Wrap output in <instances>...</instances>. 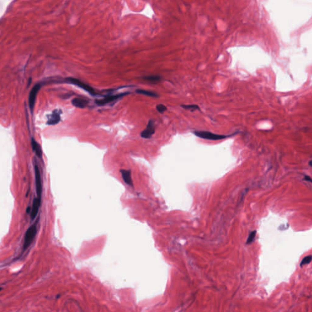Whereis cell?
<instances>
[{
    "label": "cell",
    "mask_w": 312,
    "mask_h": 312,
    "mask_svg": "<svg viewBox=\"0 0 312 312\" xmlns=\"http://www.w3.org/2000/svg\"><path fill=\"white\" fill-rule=\"evenodd\" d=\"M238 132H235L232 134L230 135H220V134H217L214 133L209 131H199V130H196L193 132V133L201 138L209 140H221L223 139H225L226 138L231 137L235 135H236Z\"/></svg>",
    "instance_id": "obj_1"
},
{
    "label": "cell",
    "mask_w": 312,
    "mask_h": 312,
    "mask_svg": "<svg viewBox=\"0 0 312 312\" xmlns=\"http://www.w3.org/2000/svg\"><path fill=\"white\" fill-rule=\"evenodd\" d=\"M37 226L36 224H33L31 227H29L26 231L25 234L24 238V243L23 246V251H26L33 243L36 235L37 234Z\"/></svg>",
    "instance_id": "obj_2"
},
{
    "label": "cell",
    "mask_w": 312,
    "mask_h": 312,
    "mask_svg": "<svg viewBox=\"0 0 312 312\" xmlns=\"http://www.w3.org/2000/svg\"><path fill=\"white\" fill-rule=\"evenodd\" d=\"M65 81L67 82H70V84H74L82 89H84V90H85L86 92H88L92 96H96L98 95V94L96 92V91L94 90V88L93 87H92L91 86H90L89 85L82 82L81 81L78 79H76V78H66Z\"/></svg>",
    "instance_id": "obj_3"
},
{
    "label": "cell",
    "mask_w": 312,
    "mask_h": 312,
    "mask_svg": "<svg viewBox=\"0 0 312 312\" xmlns=\"http://www.w3.org/2000/svg\"><path fill=\"white\" fill-rule=\"evenodd\" d=\"M129 93H130V92H124V93H119V94H116V95H107V96H104V98H102V99H96L95 100V103L98 106H104V105H106V104H107L108 103H110L111 102H113V101H116L117 99H119L123 98V96L129 95Z\"/></svg>",
    "instance_id": "obj_4"
},
{
    "label": "cell",
    "mask_w": 312,
    "mask_h": 312,
    "mask_svg": "<svg viewBox=\"0 0 312 312\" xmlns=\"http://www.w3.org/2000/svg\"><path fill=\"white\" fill-rule=\"evenodd\" d=\"M34 173H35V182H36V188L37 198L41 199L42 193V180L40 176V173L39 170V168L37 165H35L34 166Z\"/></svg>",
    "instance_id": "obj_5"
},
{
    "label": "cell",
    "mask_w": 312,
    "mask_h": 312,
    "mask_svg": "<svg viewBox=\"0 0 312 312\" xmlns=\"http://www.w3.org/2000/svg\"><path fill=\"white\" fill-rule=\"evenodd\" d=\"M40 88H41V84L40 83H38V84H36L33 87V88H32V90H31V92L29 93V109L31 110V113L33 112V110H34V106H35V102H36V100L37 95L38 92L40 89Z\"/></svg>",
    "instance_id": "obj_6"
},
{
    "label": "cell",
    "mask_w": 312,
    "mask_h": 312,
    "mask_svg": "<svg viewBox=\"0 0 312 312\" xmlns=\"http://www.w3.org/2000/svg\"><path fill=\"white\" fill-rule=\"evenodd\" d=\"M155 131V129L154 121L152 120H150L148 121L146 127L145 128V129H144L141 132L140 135L142 138H144L146 139H149V138H151V137L154 134Z\"/></svg>",
    "instance_id": "obj_7"
},
{
    "label": "cell",
    "mask_w": 312,
    "mask_h": 312,
    "mask_svg": "<svg viewBox=\"0 0 312 312\" xmlns=\"http://www.w3.org/2000/svg\"><path fill=\"white\" fill-rule=\"evenodd\" d=\"M62 113L61 110H54L51 115H49L47 124L48 125H55L59 123L61 121V115Z\"/></svg>",
    "instance_id": "obj_8"
},
{
    "label": "cell",
    "mask_w": 312,
    "mask_h": 312,
    "mask_svg": "<svg viewBox=\"0 0 312 312\" xmlns=\"http://www.w3.org/2000/svg\"><path fill=\"white\" fill-rule=\"evenodd\" d=\"M40 203H41V199H39L38 198H36L34 199L33 206L31 207V211L30 213L31 218L32 220H34V218L36 217V216L39 212V207L40 206Z\"/></svg>",
    "instance_id": "obj_9"
},
{
    "label": "cell",
    "mask_w": 312,
    "mask_h": 312,
    "mask_svg": "<svg viewBox=\"0 0 312 312\" xmlns=\"http://www.w3.org/2000/svg\"><path fill=\"white\" fill-rule=\"evenodd\" d=\"M122 178L124 182L131 187H133V181L131 177V172L130 170H120Z\"/></svg>",
    "instance_id": "obj_10"
},
{
    "label": "cell",
    "mask_w": 312,
    "mask_h": 312,
    "mask_svg": "<svg viewBox=\"0 0 312 312\" xmlns=\"http://www.w3.org/2000/svg\"><path fill=\"white\" fill-rule=\"evenodd\" d=\"M71 102L75 107L79 108H85L88 104V101L83 98H75Z\"/></svg>",
    "instance_id": "obj_11"
},
{
    "label": "cell",
    "mask_w": 312,
    "mask_h": 312,
    "mask_svg": "<svg viewBox=\"0 0 312 312\" xmlns=\"http://www.w3.org/2000/svg\"><path fill=\"white\" fill-rule=\"evenodd\" d=\"M31 145L33 147V150L34 152H35L36 154L37 155V157L42 159V150L40 145L38 142L36 141V140L34 138H32L31 139Z\"/></svg>",
    "instance_id": "obj_12"
},
{
    "label": "cell",
    "mask_w": 312,
    "mask_h": 312,
    "mask_svg": "<svg viewBox=\"0 0 312 312\" xmlns=\"http://www.w3.org/2000/svg\"><path fill=\"white\" fill-rule=\"evenodd\" d=\"M135 92H136V93H138V94L143 95L147 96L152 97V98H158V97L159 96V95L158 93H156L155 92H151V91H149V90H143V89H137Z\"/></svg>",
    "instance_id": "obj_13"
},
{
    "label": "cell",
    "mask_w": 312,
    "mask_h": 312,
    "mask_svg": "<svg viewBox=\"0 0 312 312\" xmlns=\"http://www.w3.org/2000/svg\"><path fill=\"white\" fill-rule=\"evenodd\" d=\"M181 107L185 110H190L191 112H194V111L198 110L201 111L200 107H199V106H198L196 104H187V105L182 104V105H181Z\"/></svg>",
    "instance_id": "obj_14"
},
{
    "label": "cell",
    "mask_w": 312,
    "mask_h": 312,
    "mask_svg": "<svg viewBox=\"0 0 312 312\" xmlns=\"http://www.w3.org/2000/svg\"><path fill=\"white\" fill-rule=\"evenodd\" d=\"M143 79L151 82H158L161 81V77L159 76H156V75H151V76H144L143 78Z\"/></svg>",
    "instance_id": "obj_15"
},
{
    "label": "cell",
    "mask_w": 312,
    "mask_h": 312,
    "mask_svg": "<svg viewBox=\"0 0 312 312\" xmlns=\"http://www.w3.org/2000/svg\"><path fill=\"white\" fill-rule=\"evenodd\" d=\"M256 234H257V231H252V232H250V234H249L248 238L247 239V241H246V244H251L254 241V240L255 238Z\"/></svg>",
    "instance_id": "obj_16"
},
{
    "label": "cell",
    "mask_w": 312,
    "mask_h": 312,
    "mask_svg": "<svg viewBox=\"0 0 312 312\" xmlns=\"http://www.w3.org/2000/svg\"><path fill=\"white\" fill-rule=\"evenodd\" d=\"M312 260V255H308L305 257L300 262V266H303L307 264L310 263Z\"/></svg>",
    "instance_id": "obj_17"
},
{
    "label": "cell",
    "mask_w": 312,
    "mask_h": 312,
    "mask_svg": "<svg viewBox=\"0 0 312 312\" xmlns=\"http://www.w3.org/2000/svg\"><path fill=\"white\" fill-rule=\"evenodd\" d=\"M156 110L161 113H164L167 110V107L162 104H159L156 106Z\"/></svg>",
    "instance_id": "obj_18"
},
{
    "label": "cell",
    "mask_w": 312,
    "mask_h": 312,
    "mask_svg": "<svg viewBox=\"0 0 312 312\" xmlns=\"http://www.w3.org/2000/svg\"><path fill=\"white\" fill-rule=\"evenodd\" d=\"M304 180H305V181H308V182H312V179H311L310 177L308 176H305V177H304Z\"/></svg>",
    "instance_id": "obj_19"
},
{
    "label": "cell",
    "mask_w": 312,
    "mask_h": 312,
    "mask_svg": "<svg viewBox=\"0 0 312 312\" xmlns=\"http://www.w3.org/2000/svg\"><path fill=\"white\" fill-rule=\"evenodd\" d=\"M309 165H310V167H312V160H311V161H310L309 162Z\"/></svg>",
    "instance_id": "obj_20"
}]
</instances>
